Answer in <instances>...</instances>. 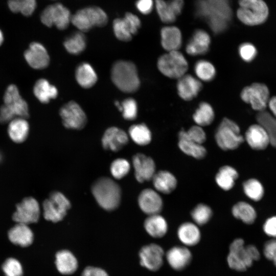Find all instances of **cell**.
I'll return each instance as SVG.
<instances>
[{"label": "cell", "mask_w": 276, "mask_h": 276, "mask_svg": "<svg viewBox=\"0 0 276 276\" xmlns=\"http://www.w3.org/2000/svg\"><path fill=\"white\" fill-rule=\"evenodd\" d=\"M197 14L205 18L212 30L220 33L226 30L232 17L228 0H199Z\"/></svg>", "instance_id": "obj_1"}, {"label": "cell", "mask_w": 276, "mask_h": 276, "mask_svg": "<svg viewBox=\"0 0 276 276\" xmlns=\"http://www.w3.org/2000/svg\"><path fill=\"white\" fill-rule=\"evenodd\" d=\"M260 253L254 245H245L241 238L235 239L230 244L227 256L228 266L238 271H244L260 258Z\"/></svg>", "instance_id": "obj_2"}, {"label": "cell", "mask_w": 276, "mask_h": 276, "mask_svg": "<svg viewBox=\"0 0 276 276\" xmlns=\"http://www.w3.org/2000/svg\"><path fill=\"white\" fill-rule=\"evenodd\" d=\"M91 192L99 205L107 211H113L119 205L121 190L119 185L112 179L102 177L92 185Z\"/></svg>", "instance_id": "obj_3"}, {"label": "cell", "mask_w": 276, "mask_h": 276, "mask_svg": "<svg viewBox=\"0 0 276 276\" xmlns=\"http://www.w3.org/2000/svg\"><path fill=\"white\" fill-rule=\"evenodd\" d=\"M111 78L114 84L125 93H134L140 87V81L137 68L131 61H116L111 68Z\"/></svg>", "instance_id": "obj_4"}, {"label": "cell", "mask_w": 276, "mask_h": 276, "mask_svg": "<svg viewBox=\"0 0 276 276\" xmlns=\"http://www.w3.org/2000/svg\"><path fill=\"white\" fill-rule=\"evenodd\" d=\"M108 22L106 12L101 7L90 5L77 10L71 18V24L78 31L85 33L94 27H103Z\"/></svg>", "instance_id": "obj_5"}, {"label": "cell", "mask_w": 276, "mask_h": 276, "mask_svg": "<svg viewBox=\"0 0 276 276\" xmlns=\"http://www.w3.org/2000/svg\"><path fill=\"white\" fill-rule=\"evenodd\" d=\"M240 127L234 121L224 118L218 126L215 133L217 146L223 151L237 149L244 142L243 136L240 134Z\"/></svg>", "instance_id": "obj_6"}, {"label": "cell", "mask_w": 276, "mask_h": 276, "mask_svg": "<svg viewBox=\"0 0 276 276\" xmlns=\"http://www.w3.org/2000/svg\"><path fill=\"white\" fill-rule=\"evenodd\" d=\"M237 16L243 24L248 26L263 23L268 15V8L263 0H239Z\"/></svg>", "instance_id": "obj_7"}, {"label": "cell", "mask_w": 276, "mask_h": 276, "mask_svg": "<svg viewBox=\"0 0 276 276\" xmlns=\"http://www.w3.org/2000/svg\"><path fill=\"white\" fill-rule=\"evenodd\" d=\"M157 67L165 76L179 79L185 75L188 68V64L181 53L174 51L168 52L159 58Z\"/></svg>", "instance_id": "obj_8"}, {"label": "cell", "mask_w": 276, "mask_h": 276, "mask_svg": "<svg viewBox=\"0 0 276 276\" xmlns=\"http://www.w3.org/2000/svg\"><path fill=\"white\" fill-rule=\"evenodd\" d=\"M71 206L68 199L61 192H52L42 203L43 216L53 222L61 221Z\"/></svg>", "instance_id": "obj_9"}, {"label": "cell", "mask_w": 276, "mask_h": 276, "mask_svg": "<svg viewBox=\"0 0 276 276\" xmlns=\"http://www.w3.org/2000/svg\"><path fill=\"white\" fill-rule=\"evenodd\" d=\"M72 14L68 7L57 3L46 7L40 14L41 22L48 27L55 26L58 30L66 29L71 23Z\"/></svg>", "instance_id": "obj_10"}, {"label": "cell", "mask_w": 276, "mask_h": 276, "mask_svg": "<svg viewBox=\"0 0 276 276\" xmlns=\"http://www.w3.org/2000/svg\"><path fill=\"white\" fill-rule=\"evenodd\" d=\"M243 101L250 104L254 110H265L269 100V91L266 85L255 83L244 87L241 93Z\"/></svg>", "instance_id": "obj_11"}, {"label": "cell", "mask_w": 276, "mask_h": 276, "mask_svg": "<svg viewBox=\"0 0 276 276\" xmlns=\"http://www.w3.org/2000/svg\"><path fill=\"white\" fill-rule=\"evenodd\" d=\"M40 215V209L38 201L32 197H27L17 204L12 219L16 223L29 225L37 222Z\"/></svg>", "instance_id": "obj_12"}, {"label": "cell", "mask_w": 276, "mask_h": 276, "mask_svg": "<svg viewBox=\"0 0 276 276\" xmlns=\"http://www.w3.org/2000/svg\"><path fill=\"white\" fill-rule=\"evenodd\" d=\"M64 126L68 129L80 130L87 122L86 116L76 102L71 101L61 107L59 111Z\"/></svg>", "instance_id": "obj_13"}, {"label": "cell", "mask_w": 276, "mask_h": 276, "mask_svg": "<svg viewBox=\"0 0 276 276\" xmlns=\"http://www.w3.org/2000/svg\"><path fill=\"white\" fill-rule=\"evenodd\" d=\"M165 257L163 248L155 243L146 245L139 251L141 265L152 271L160 269L163 264Z\"/></svg>", "instance_id": "obj_14"}, {"label": "cell", "mask_w": 276, "mask_h": 276, "mask_svg": "<svg viewBox=\"0 0 276 276\" xmlns=\"http://www.w3.org/2000/svg\"><path fill=\"white\" fill-rule=\"evenodd\" d=\"M4 102L15 118L26 119L29 117L28 104L19 95L16 85L11 84L7 87L4 96Z\"/></svg>", "instance_id": "obj_15"}, {"label": "cell", "mask_w": 276, "mask_h": 276, "mask_svg": "<svg viewBox=\"0 0 276 276\" xmlns=\"http://www.w3.org/2000/svg\"><path fill=\"white\" fill-rule=\"evenodd\" d=\"M132 164L136 179L139 182L152 180L156 173V166L154 160L150 156L139 153L132 158Z\"/></svg>", "instance_id": "obj_16"}, {"label": "cell", "mask_w": 276, "mask_h": 276, "mask_svg": "<svg viewBox=\"0 0 276 276\" xmlns=\"http://www.w3.org/2000/svg\"><path fill=\"white\" fill-rule=\"evenodd\" d=\"M138 204L142 211L148 216L159 214L163 208V201L159 193L149 188L140 193Z\"/></svg>", "instance_id": "obj_17"}, {"label": "cell", "mask_w": 276, "mask_h": 276, "mask_svg": "<svg viewBox=\"0 0 276 276\" xmlns=\"http://www.w3.org/2000/svg\"><path fill=\"white\" fill-rule=\"evenodd\" d=\"M25 58L32 68L41 70L46 68L50 62V57L44 47L37 42H32L24 53Z\"/></svg>", "instance_id": "obj_18"}, {"label": "cell", "mask_w": 276, "mask_h": 276, "mask_svg": "<svg viewBox=\"0 0 276 276\" xmlns=\"http://www.w3.org/2000/svg\"><path fill=\"white\" fill-rule=\"evenodd\" d=\"M166 259L170 267L175 270H182L190 263L192 255L185 246H175L165 254Z\"/></svg>", "instance_id": "obj_19"}, {"label": "cell", "mask_w": 276, "mask_h": 276, "mask_svg": "<svg viewBox=\"0 0 276 276\" xmlns=\"http://www.w3.org/2000/svg\"><path fill=\"white\" fill-rule=\"evenodd\" d=\"M128 142V136L122 129L116 127L108 128L102 139L103 147L106 150L117 152L123 148Z\"/></svg>", "instance_id": "obj_20"}, {"label": "cell", "mask_w": 276, "mask_h": 276, "mask_svg": "<svg viewBox=\"0 0 276 276\" xmlns=\"http://www.w3.org/2000/svg\"><path fill=\"white\" fill-rule=\"evenodd\" d=\"M202 87L201 82L189 74L179 78L177 83L178 95L186 101H190L195 98Z\"/></svg>", "instance_id": "obj_21"}, {"label": "cell", "mask_w": 276, "mask_h": 276, "mask_svg": "<svg viewBox=\"0 0 276 276\" xmlns=\"http://www.w3.org/2000/svg\"><path fill=\"white\" fill-rule=\"evenodd\" d=\"M210 43L211 38L208 33L197 30L187 43L186 52L191 56L204 55L208 52Z\"/></svg>", "instance_id": "obj_22"}, {"label": "cell", "mask_w": 276, "mask_h": 276, "mask_svg": "<svg viewBox=\"0 0 276 276\" xmlns=\"http://www.w3.org/2000/svg\"><path fill=\"white\" fill-rule=\"evenodd\" d=\"M245 139L252 149L257 150H264L270 144L266 132L259 124L249 127L245 132Z\"/></svg>", "instance_id": "obj_23"}, {"label": "cell", "mask_w": 276, "mask_h": 276, "mask_svg": "<svg viewBox=\"0 0 276 276\" xmlns=\"http://www.w3.org/2000/svg\"><path fill=\"white\" fill-rule=\"evenodd\" d=\"M153 187L157 192L169 194L177 187V180L174 175L167 170L156 172L152 179Z\"/></svg>", "instance_id": "obj_24"}, {"label": "cell", "mask_w": 276, "mask_h": 276, "mask_svg": "<svg viewBox=\"0 0 276 276\" xmlns=\"http://www.w3.org/2000/svg\"><path fill=\"white\" fill-rule=\"evenodd\" d=\"M177 235L185 246L196 245L200 240L201 232L198 226L192 222H185L178 227Z\"/></svg>", "instance_id": "obj_25"}, {"label": "cell", "mask_w": 276, "mask_h": 276, "mask_svg": "<svg viewBox=\"0 0 276 276\" xmlns=\"http://www.w3.org/2000/svg\"><path fill=\"white\" fill-rule=\"evenodd\" d=\"M55 265L61 274L74 273L78 267V262L75 255L70 250L63 249L58 251L55 256Z\"/></svg>", "instance_id": "obj_26"}, {"label": "cell", "mask_w": 276, "mask_h": 276, "mask_svg": "<svg viewBox=\"0 0 276 276\" xmlns=\"http://www.w3.org/2000/svg\"><path fill=\"white\" fill-rule=\"evenodd\" d=\"M161 44L168 52L178 51L182 44V36L180 30L174 26H167L160 31Z\"/></svg>", "instance_id": "obj_27"}, {"label": "cell", "mask_w": 276, "mask_h": 276, "mask_svg": "<svg viewBox=\"0 0 276 276\" xmlns=\"http://www.w3.org/2000/svg\"><path fill=\"white\" fill-rule=\"evenodd\" d=\"M8 238L13 244L27 247L32 243L34 235L28 225L16 223L9 231Z\"/></svg>", "instance_id": "obj_28"}, {"label": "cell", "mask_w": 276, "mask_h": 276, "mask_svg": "<svg viewBox=\"0 0 276 276\" xmlns=\"http://www.w3.org/2000/svg\"><path fill=\"white\" fill-rule=\"evenodd\" d=\"M144 227L150 236L156 238L164 237L168 230L167 220L159 214L148 216L144 221Z\"/></svg>", "instance_id": "obj_29"}, {"label": "cell", "mask_w": 276, "mask_h": 276, "mask_svg": "<svg viewBox=\"0 0 276 276\" xmlns=\"http://www.w3.org/2000/svg\"><path fill=\"white\" fill-rule=\"evenodd\" d=\"M239 174L233 167L224 165L216 173L215 180L217 186L223 191H229L235 186Z\"/></svg>", "instance_id": "obj_30"}, {"label": "cell", "mask_w": 276, "mask_h": 276, "mask_svg": "<svg viewBox=\"0 0 276 276\" xmlns=\"http://www.w3.org/2000/svg\"><path fill=\"white\" fill-rule=\"evenodd\" d=\"M178 147L185 154L196 159H202L207 154V150L204 146L194 142L179 132L178 134Z\"/></svg>", "instance_id": "obj_31"}, {"label": "cell", "mask_w": 276, "mask_h": 276, "mask_svg": "<svg viewBox=\"0 0 276 276\" xmlns=\"http://www.w3.org/2000/svg\"><path fill=\"white\" fill-rule=\"evenodd\" d=\"M29 125L25 118H16L9 123L8 133L11 140L16 143H21L28 137Z\"/></svg>", "instance_id": "obj_32"}, {"label": "cell", "mask_w": 276, "mask_h": 276, "mask_svg": "<svg viewBox=\"0 0 276 276\" xmlns=\"http://www.w3.org/2000/svg\"><path fill=\"white\" fill-rule=\"evenodd\" d=\"M78 83L84 88H89L96 83L98 77L93 67L87 62L79 64L75 72Z\"/></svg>", "instance_id": "obj_33"}, {"label": "cell", "mask_w": 276, "mask_h": 276, "mask_svg": "<svg viewBox=\"0 0 276 276\" xmlns=\"http://www.w3.org/2000/svg\"><path fill=\"white\" fill-rule=\"evenodd\" d=\"M33 93L37 99L42 103H48L51 99H55L58 95L55 86L51 85L45 79H40L35 83Z\"/></svg>", "instance_id": "obj_34"}, {"label": "cell", "mask_w": 276, "mask_h": 276, "mask_svg": "<svg viewBox=\"0 0 276 276\" xmlns=\"http://www.w3.org/2000/svg\"><path fill=\"white\" fill-rule=\"evenodd\" d=\"M257 121L266 132L269 143L276 148V118L269 112L263 110L259 111L256 116Z\"/></svg>", "instance_id": "obj_35"}, {"label": "cell", "mask_w": 276, "mask_h": 276, "mask_svg": "<svg viewBox=\"0 0 276 276\" xmlns=\"http://www.w3.org/2000/svg\"><path fill=\"white\" fill-rule=\"evenodd\" d=\"M231 211L235 218L247 224L253 223L257 217V213L254 208L245 201H239L235 203Z\"/></svg>", "instance_id": "obj_36"}, {"label": "cell", "mask_w": 276, "mask_h": 276, "mask_svg": "<svg viewBox=\"0 0 276 276\" xmlns=\"http://www.w3.org/2000/svg\"><path fill=\"white\" fill-rule=\"evenodd\" d=\"M63 45L69 53L73 55L80 54L86 46V38L84 33L79 31L73 33L65 38Z\"/></svg>", "instance_id": "obj_37"}, {"label": "cell", "mask_w": 276, "mask_h": 276, "mask_svg": "<svg viewBox=\"0 0 276 276\" xmlns=\"http://www.w3.org/2000/svg\"><path fill=\"white\" fill-rule=\"evenodd\" d=\"M215 114L211 105L206 102L200 103L193 116V119L196 124L201 127L211 125L214 121Z\"/></svg>", "instance_id": "obj_38"}, {"label": "cell", "mask_w": 276, "mask_h": 276, "mask_svg": "<svg viewBox=\"0 0 276 276\" xmlns=\"http://www.w3.org/2000/svg\"><path fill=\"white\" fill-rule=\"evenodd\" d=\"M129 134L132 141L140 146L147 145L152 140L151 132L144 123L131 126L129 129Z\"/></svg>", "instance_id": "obj_39"}, {"label": "cell", "mask_w": 276, "mask_h": 276, "mask_svg": "<svg viewBox=\"0 0 276 276\" xmlns=\"http://www.w3.org/2000/svg\"><path fill=\"white\" fill-rule=\"evenodd\" d=\"M191 216L194 223L198 226L203 225L208 223L212 218L213 211L208 204L200 203L192 209Z\"/></svg>", "instance_id": "obj_40"}, {"label": "cell", "mask_w": 276, "mask_h": 276, "mask_svg": "<svg viewBox=\"0 0 276 276\" xmlns=\"http://www.w3.org/2000/svg\"><path fill=\"white\" fill-rule=\"evenodd\" d=\"M8 5L12 12L29 16L34 12L37 3L36 0H8Z\"/></svg>", "instance_id": "obj_41"}, {"label": "cell", "mask_w": 276, "mask_h": 276, "mask_svg": "<svg viewBox=\"0 0 276 276\" xmlns=\"http://www.w3.org/2000/svg\"><path fill=\"white\" fill-rule=\"evenodd\" d=\"M194 71L199 79L205 82L212 80L216 76V70L214 65L204 60H199L195 63Z\"/></svg>", "instance_id": "obj_42"}, {"label": "cell", "mask_w": 276, "mask_h": 276, "mask_svg": "<svg viewBox=\"0 0 276 276\" xmlns=\"http://www.w3.org/2000/svg\"><path fill=\"white\" fill-rule=\"evenodd\" d=\"M243 189L244 194L249 198L255 201L261 199L264 195V189L262 184L254 178L245 181L243 183Z\"/></svg>", "instance_id": "obj_43"}, {"label": "cell", "mask_w": 276, "mask_h": 276, "mask_svg": "<svg viewBox=\"0 0 276 276\" xmlns=\"http://www.w3.org/2000/svg\"><path fill=\"white\" fill-rule=\"evenodd\" d=\"M155 5L158 15L163 22L171 23L175 20L177 16L169 2L155 0Z\"/></svg>", "instance_id": "obj_44"}, {"label": "cell", "mask_w": 276, "mask_h": 276, "mask_svg": "<svg viewBox=\"0 0 276 276\" xmlns=\"http://www.w3.org/2000/svg\"><path fill=\"white\" fill-rule=\"evenodd\" d=\"M112 29L115 36L119 40L127 42L132 38L133 35L123 17H118L113 19Z\"/></svg>", "instance_id": "obj_45"}, {"label": "cell", "mask_w": 276, "mask_h": 276, "mask_svg": "<svg viewBox=\"0 0 276 276\" xmlns=\"http://www.w3.org/2000/svg\"><path fill=\"white\" fill-rule=\"evenodd\" d=\"M130 164L124 158H118L111 164L110 172L113 177L120 179L126 176L130 170Z\"/></svg>", "instance_id": "obj_46"}, {"label": "cell", "mask_w": 276, "mask_h": 276, "mask_svg": "<svg viewBox=\"0 0 276 276\" xmlns=\"http://www.w3.org/2000/svg\"><path fill=\"white\" fill-rule=\"evenodd\" d=\"M179 132L188 139L199 144L203 145L206 140L205 131L202 127L197 125L191 127L188 131L182 130Z\"/></svg>", "instance_id": "obj_47"}, {"label": "cell", "mask_w": 276, "mask_h": 276, "mask_svg": "<svg viewBox=\"0 0 276 276\" xmlns=\"http://www.w3.org/2000/svg\"><path fill=\"white\" fill-rule=\"evenodd\" d=\"M123 117L127 120H134L137 114V106L136 101L132 98H127L121 104Z\"/></svg>", "instance_id": "obj_48"}, {"label": "cell", "mask_w": 276, "mask_h": 276, "mask_svg": "<svg viewBox=\"0 0 276 276\" xmlns=\"http://www.w3.org/2000/svg\"><path fill=\"white\" fill-rule=\"evenodd\" d=\"M2 268L6 276H22V268L20 262L14 258H9L4 263Z\"/></svg>", "instance_id": "obj_49"}, {"label": "cell", "mask_w": 276, "mask_h": 276, "mask_svg": "<svg viewBox=\"0 0 276 276\" xmlns=\"http://www.w3.org/2000/svg\"><path fill=\"white\" fill-rule=\"evenodd\" d=\"M123 18L132 35H136L141 27V21L140 18L131 12H126Z\"/></svg>", "instance_id": "obj_50"}, {"label": "cell", "mask_w": 276, "mask_h": 276, "mask_svg": "<svg viewBox=\"0 0 276 276\" xmlns=\"http://www.w3.org/2000/svg\"><path fill=\"white\" fill-rule=\"evenodd\" d=\"M239 53L241 58L246 62L252 60L257 55L255 47L250 43H244L239 48Z\"/></svg>", "instance_id": "obj_51"}, {"label": "cell", "mask_w": 276, "mask_h": 276, "mask_svg": "<svg viewBox=\"0 0 276 276\" xmlns=\"http://www.w3.org/2000/svg\"><path fill=\"white\" fill-rule=\"evenodd\" d=\"M265 257L272 261L276 266V238L267 241L263 248Z\"/></svg>", "instance_id": "obj_52"}, {"label": "cell", "mask_w": 276, "mask_h": 276, "mask_svg": "<svg viewBox=\"0 0 276 276\" xmlns=\"http://www.w3.org/2000/svg\"><path fill=\"white\" fill-rule=\"evenodd\" d=\"M153 5V0H136L135 3L137 10L144 15H148L151 12Z\"/></svg>", "instance_id": "obj_53"}, {"label": "cell", "mask_w": 276, "mask_h": 276, "mask_svg": "<svg viewBox=\"0 0 276 276\" xmlns=\"http://www.w3.org/2000/svg\"><path fill=\"white\" fill-rule=\"evenodd\" d=\"M263 229L267 236L273 239L276 238V216L267 219L263 225Z\"/></svg>", "instance_id": "obj_54"}, {"label": "cell", "mask_w": 276, "mask_h": 276, "mask_svg": "<svg viewBox=\"0 0 276 276\" xmlns=\"http://www.w3.org/2000/svg\"><path fill=\"white\" fill-rule=\"evenodd\" d=\"M81 276H109V275L105 270L101 268L88 266L84 268Z\"/></svg>", "instance_id": "obj_55"}, {"label": "cell", "mask_w": 276, "mask_h": 276, "mask_svg": "<svg viewBox=\"0 0 276 276\" xmlns=\"http://www.w3.org/2000/svg\"><path fill=\"white\" fill-rule=\"evenodd\" d=\"M16 118L11 111L4 104L0 107V123L5 124L9 123Z\"/></svg>", "instance_id": "obj_56"}, {"label": "cell", "mask_w": 276, "mask_h": 276, "mask_svg": "<svg viewBox=\"0 0 276 276\" xmlns=\"http://www.w3.org/2000/svg\"><path fill=\"white\" fill-rule=\"evenodd\" d=\"M169 2L176 15L180 14L183 6V0H171Z\"/></svg>", "instance_id": "obj_57"}, {"label": "cell", "mask_w": 276, "mask_h": 276, "mask_svg": "<svg viewBox=\"0 0 276 276\" xmlns=\"http://www.w3.org/2000/svg\"><path fill=\"white\" fill-rule=\"evenodd\" d=\"M268 105L273 116L276 118V96L269 99Z\"/></svg>", "instance_id": "obj_58"}, {"label": "cell", "mask_w": 276, "mask_h": 276, "mask_svg": "<svg viewBox=\"0 0 276 276\" xmlns=\"http://www.w3.org/2000/svg\"><path fill=\"white\" fill-rule=\"evenodd\" d=\"M4 41V35L2 31L0 30V45L3 43Z\"/></svg>", "instance_id": "obj_59"}, {"label": "cell", "mask_w": 276, "mask_h": 276, "mask_svg": "<svg viewBox=\"0 0 276 276\" xmlns=\"http://www.w3.org/2000/svg\"><path fill=\"white\" fill-rule=\"evenodd\" d=\"M2 154L0 153V162H2Z\"/></svg>", "instance_id": "obj_60"}]
</instances>
